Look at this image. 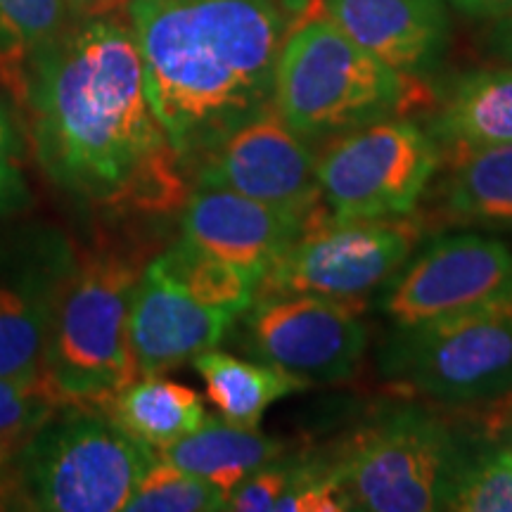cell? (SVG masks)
<instances>
[{
  "label": "cell",
  "mask_w": 512,
  "mask_h": 512,
  "mask_svg": "<svg viewBox=\"0 0 512 512\" xmlns=\"http://www.w3.org/2000/svg\"><path fill=\"white\" fill-rule=\"evenodd\" d=\"M17 107L43 174L74 200L136 214L188 202V171L152 110L136 36L121 19H74L29 60Z\"/></svg>",
  "instance_id": "1"
},
{
  "label": "cell",
  "mask_w": 512,
  "mask_h": 512,
  "mask_svg": "<svg viewBox=\"0 0 512 512\" xmlns=\"http://www.w3.org/2000/svg\"><path fill=\"white\" fill-rule=\"evenodd\" d=\"M152 110L188 166L273 102L285 22L271 0H131Z\"/></svg>",
  "instance_id": "2"
},
{
  "label": "cell",
  "mask_w": 512,
  "mask_h": 512,
  "mask_svg": "<svg viewBox=\"0 0 512 512\" xmlns=\"http://www.w3.org/2000/svg\"><path fill=\"white\" fill-rule=\"evenodd\" d=\"M418 76L401 74L344 34L325 12L297 19L275 67L273 107L304 143L332 140L430 105Z\"/></svg>",
  "instance_id": "3"
},
{
  "label": "cell",
  "mask_w": 512,
  "mask_h": 512,
  "mask_svg": "<svg viewBox=\"0 0 512 512\" xmlns=\"http://www.w3.org/2000/svg\"><path fill=\"white\" fill-rule=\"evenodd\" d=\"M145 254L112 238L74 247L46 344V373L69 403L102 408L136 380L128 318Z\"/></svg>",
  "instance_id": "4"
},
{
  "label": "cell",
  "mask_w": 512,
  "mask_h": 512,
  "mask_svg": "<svg viewBox=\"0 0 512 512\" xmlns=\"http://www.w3.org/2000/svg\"><path fill=\"white\" fill-rule=\"evenodd\" d=\"M472 448L451 422L406 403L363 422L337 448L335 470L351 510H451Z\"/></svg>",
  "instance_id": "5"
},
{
  "label": "cell",
  "mask_w": 512,
  "mask_h": 512,
  "mask_svg": "<svg viewBox=\"0 0 512 512\" xmlns=\"http://www.w3.org/2000/svg\"><path fill=\"white\" fill-rule=\"evenodd\" d=\"M155 451L98 406L69 403L24 441L12 463L19 510L119 512Z\"/></svg>",
  "instance_id": "6"
},
{
  "label": "cell",
  "mask_w": 512,
  "mask_h": 512,
  "mask_svg": "<svg viewBox=\"0 0 512 512\" xmlns=\"http://www.w3.org/2000/svg\"><path fill=\"white\" fill-rule=\"evenodd\" d=\"M377 373L403 392L448 406L512 394V297L425 323L396 325Z\"/></svg>",
  "instance_id": "7"
},
{
  "label": "cell",
  "mask_w": 512,
  "mask_h": 512,
  "mask_svg": "<svg viewBox=\"0 0 512 512\" xmlns=\"http://www.w3.org/2000/svg\"><path fill=\"white\" fill-rule=\"evenodd\" d=\"M432 133L396 117L328 140L316 157L320 200L344 221L411 214L439 169Z\"/></svg>",
  "instance_id": "8"
},
{
  "label": "cell",
  "mask_w": 512,
  "mask_h": 512,
  "mask_svg": "<svg viewBox=\"0 0 512 512\" xmlns=\"http://www.w3.org/2000/svg\"><path fill=\"white\" fill-rule=\"evenodd\" d=\"M415 240L418 228L406 219L344 221L323 204L268 266L259 294L299 292L361 306L406 264Z\"/></svg>",
  "instance_id": "9"
},
{
  "label": "cell",
  "mask_w": 512,
  "mask_h": 512,
  "mask_svg": "<svg viewBox=\"0 0 512 512\" xmlns=\"http://www.w3.org/2000/svg\"><path fill=\"white\" fill-rule=\"evenodd\" d=\"M361 306L316 294H259L245 311V342L256 361L309 384L349 380L368 349Z\"/></svg>",
  "instance_id": "10"
},
{
  "label": "cell",
  "mask_w": 512,
  "mask_h": 512,
  "mask_svg": "<svg viewBox=\"0 0 512 512\" xmlns=\"http://www.w3.org/2000/svg\"><path fill=\"white\" fill-rule=\"evenodd\" d=\"M195 188L233 190L254 200L311 211L323 204L316 155L273 102L216 140L188 166Z\"/></svg>",
  "instance_id": "11"
},
{
  "label": "cell",
  "mask_w": 512,
  "mask_h": 512,
  "mask_svg": "<svg viewBox=\"0 0 512 512\" xmlns=\"http://www.w3.org/2000/svg\"><path fill=\"white\" fill-rule=\"evenodd\" d=\"M512 297V249L477 233L432 242L387 285L382 313L396 325L425 323Z\"/></svg>",
  "instance_id": "12"
},
{
  "label": "cell",
  "mask_w": 512,
  "mask_h": 512,
  "mask_svg": "<svg viewBox=\"0 0 512 512\" xmlns=\"http://www.w3.org/2000/svg\"><path fill=\"white\" fill-rule=\"evenodd\" d=\"M72 252L50 235H34L15 256H0V377L46 370L50 318Z\"/></svg>",
  "instance_id": "13"
},
{
  "label": "cell",
  "mask_w": 512,
  "mask_h": 512,
  "mask_svg": "<svg viewBox=\"0 0 512 512\" xmlns=\"http://www.w3.org/2000/svg\"><path fill=\"white\" fill-rule=\"evenodd\" d=\"M323 207V204H320ZM268 204L221 188H195L183 204V238L264 278L268 266L304 233L316 211Z\"/></svg>",
  "instance_id": "14"
},
{
  "label": "cell",
  "mask_w": 512,
  "mask_h": 512,
  "mask_svg": "<svg viewBox=\"0 0 512 512\" xmlns=\"http://www.w3.org/2000/svg\"><path fill=\"white\" fill-rule=\"evenodd\" d=\"M235 318L233 313L195 302L150 261L133 294L128 318L136 377L164 375L202 351L216 349L233 330Z\"/></svg>",
  "instance_id": "15"
},
{
  "label": "cell",
  "mask_w": 512,
  "mask_h": 512,
  "mask_svg": "<svg viewBox=\"0 0 512 512\" xmlns=\"http://www.w3.org/2000/svg\"><path fill=\"white\" fill-rule=\"evenodd\" d=\"M325 15L363 50L401 74L430 69L446 43L439 0H323Z\"/></svg>",
  "instance_id": "16"
},
{
  "label": "cell",
  "mask_w": 512,
  "mask_h": 512,
  "mask_svg": "<svg viewBox=\"0 0 512 512\" xmlns=\"http://www.w3.org/2000/svg\"><path fill=\"white\" fill-rule=\"evenodd\" d=\"M430 133L456 164L479 150L512 145V69L475 72L458 81Z\"/></svg>",
  "instance_id": "17"
},
{
  "label": "cell",
  "mask_w": 512,
  "mask_h": 512,
  "mask_svg": "<svg viewBox=\"0 0 512 512\" xmlns=\"http://www.w3.org/2000/svg\"><path fill=\"white\" fill-rule=\"evenodd\" d=\"M287 444L283 439L240 427L233 422L209 418L195 432L164 448L155 456L169 460L190 475L204 479L221 491L223 498L233 494L252 472L271 460L285 456Z\"/></svg>",
  "instance_id": "18"
},
{
  "label": "cell",
  "mask_w": 512,
  "mask_h": 512,
  "mask_svg": "<svg viewBox=\"0 0 512 512\" xmlns=\"http://www.w3.org/2000/svg\"><path fill=\"white\" fill-rule=\"evenodd\" d=\"M102 411L155 453L188 437L209 418L195 389L164 375L136 377Z\"/></svg>",
  "instance_id": "19"
},
{
  "label": "cell",
  "mask_w": 512,
  "mask_h": 512,
  "mask_svg": "<svg viewBox=\"0 0 512 512\" xmlns=\"http://www.w3.org/2000/svg\"><path fill=\"white\" fill-rule=\"evenodd\" d=\"M202 377L207 399L223 420L240 427H259L275 401L304 392L309 382L264 361H245L233 354L209 349L192 358Z\"/></svg>",
  "instance_id": "20"
},
{
  "label": "cell",
  "mask_w": 512,
  "mask_h": 512,
  "mask_svg": "<svg viewBox=\"0 0 512 512\" xmlns=\"http://www.w3.org/2000/svg\"><path fill=\"white\" fill-rule=\"evenodd\" d=\"M171 283L188 292L195 302L209 309L228 311L233 316L245 313L259 294L261 278L247 268L204 252L181 238L152 261Z\"/></svg>",
  "instance_id": "21"
},
{
  "label": "cell",
  "mask_w": 512,
  "mask_h": 512,
  "mask_svg": "<svg viewBox=\"0 0 512 512\" xmlns=\"http://www.w3.org/2000/svg\"><path fill=\"white\" fill-rule=\"evenodd\" d=\"M72 17L67 0H0V86L15 105L24 95L29 60L55 43Z\"/></svg>",
  "instance_id": "22"
},
{
  "label": "cell",
  "mask_w": 512,
  "mask_h": 512,
  "mask_svg": "<svg viewBox=\"0 0 512 512\" xmlns=\"http://www.w3.org/2000/svg\"><path fill=\"white\" fill-rule=\"evenodd\" d=\"M446 207L460 221L512 226V145L458 162L446 183Z\"/></svg>",
  "instance_id": "23"
},
{
  "label": "cell",
  "mask_w": 512,
  "mask_h": 512,
  "mask_svg": "<svg viewBox=\"0 0 512 512\" xmlns=\"http://www.w3.org/2000/svg\"><path fill=\"white\" fill-rule=\"evenodd\" d=\"M128 512H214L226 510L216 486L155 456L126 503Z\"/></svg>",
  "instance_id": "24"
},
{
  "label": "cell",
  "mask_w": 512,
  "mask_h": 512,
  "mask_svg": "<svg viewBox=\"0 0 512 512\" xmlns=\"http://www.w3.org/2000/svg\"><path fill=\"white\" fill-rule=\"evenodd\" d=\"M451 510L512 512V427H505L489 446L472 451Z\"/></svg>",
  "instance_id": "25"
},
{
  "label": "cell",
  "mask_w": 512,
  "mask_h": 512,
  "mask_svg": "<svg viewBox=\"0 0 512 512\" xmlns=\"http://www.w3.org/2000/svg\"><path fill=\"white\" fill-rule=\"evenodd\" d=\"M69 406L50 375L0 377V439L24 446L38 427Z\"/></svg>",
  "instance_id": "26"
},
{
  "label": "cell",
  "mask_w": 512,
  "mask_h": 512,
  "mask_svg": "<svg viewBox=\"0 0 512 512\" xmlns=\"http://www.w3.org/2000/svg\"><path fill=\"white\" fill-rule=\"evenodd\" d=\"M351 501L332 458L294 456L290 489L275 503V512H342Z\"/></svg>",
  "instance_id": "27"
},
{
  "label": "cell",
  "mask_w": 512,
  "mask_h": 512,
  "mask_svg": "<svg viewBox=\"0 0 512 512\" xmlns=\"http://www.w3.org/2000/svg\"><path fill=\"white\" fill-rule=\"evenodd\" d=\"M24 147L27 128L22 124V114L0 98V219L27 209L31 202L24 174Z\"/></svg>",
  "instance_id": "28"
},
{
  "label": "cell",
  "mask_w": 512,
  "mask_h": 512,
  "mask_svg": "<svg viewBox=\"0 0 512 512\" xmlns=\"http://www.w3.org/2000/svg\"><path fill=\"white\" fill-rule=\"evenodd\" d=\"M294 456H280L252 472L233 494L228 496L226 510L235 512H271L275 503L290 489Z\"/></svg>",
  "instance_id": "29"
},
{
  "label": "cell",
  "mask_w": 512,
  "mask_h": 512,
  "mask_svg": "<svg viewBox=\"0 0 512 512\" xmlns=\"http://www.w3.org/2000/svg\"><path fill=\"white\" fill-rule=\"evenodd\" d=\"M131 0H67L69 10L76 19H100L117 17L128 8Z\"/></svg>",
  "instance_id": "30"
},
{
  "label": "cell",
  "mask_w": 512,
  "mask_h": 512,
  "mask_svg": "<svg viewBox=\"0 0 512 512\" xmlns=\"http://www.w3.org/2000/svg\"><path fill=\"white\" fill-rule=\"evenodd\" d=\"M456 3L472 15H503L512 10V0H456Z\"/></svg>",
  "instance_id": "31"
},
{
  "label": "cell",
  "mask_w": 512,
  "mask_h": 512,
  "mask_svg": "<svg viewBox=\"0 0 512 512\" xmlns=\"http://www.w3.org/2000/svg\"><path fill=\"white\" fill-rule=\"evenodd\" d=\"M19 444H12V441H3L0 439V477L5 475V472L10 470L12 460H15V456L19 453Z\"/></svg>",
  "instance_id": "32"
},
{
  "label": "cell",
  "mask_w": 512,
  "mask_h": 512,
  "mask_svg": "<svg viewBox=\"0 0 512 512\" xmlns=\"http://www.w3.org/2000/svg\"><path fill=\"white\" fill-rule=\"evenodd\" d=\"M498 48L512 62V17L505 19L501 29H498Z\"/></svg>",
  "instance_id": "33"
}]
</instances>
